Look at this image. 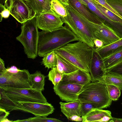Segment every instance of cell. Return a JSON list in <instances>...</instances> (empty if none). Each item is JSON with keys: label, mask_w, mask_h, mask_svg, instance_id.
Returning <instances> with one entry per match:
<instances>
[{"label": "cell", "mask_w": 122, "mask_h": 122, "mask_svg": "<svg viewBox=\"0 0 122 122\" xmlns=\"http://www.w3.org/2000/svg\"><path fill=\"white\" fill-rule=\"evenodd\" d=\"M79 40L65 25L51 31H42L39 32L38 55L43 57L47 53L55 51L70 42Z\"/></svg>", "instance_id": "obj_1"}, {"label": "cell", "mask_w": 122, "mask_h": 122, "mask_svg": "<svg viewBox=\"0 0 122 122\" xmlns=\"http://www.w3.org/2000/svg\"><path fill=\"white\" fill-rule=\"evenodd\" d=\"M67 16L60 17L65 26L69 28L80 40L93 47L94 39L93 32L97 24L88 20L69 5L64 6Z\"/></svg>", "instance_id": "obj_2"}, {"label": "cell", "mask_w": 122, "mask_h": 122, "mask_svg": "<svg viewBox=\"0 0 122 122\" xmlns=\"http://www.w3.org/2000/svg\"><path fill=\"white\" fill-rule=\"evenodd\" d=\"M92 47L80 40L69 43L55 52L79 69L89 72Z\"/></svg>", "instance_id": "obj_3"}, {"label": "cell", "mask_w": 122, "mask_h": 122, "mask_svg": "<svg viewBox=\"0 0 122 122\" xmlns=\"http://www.w3.org/2000/svg\"><path fill=\"white\" fill-rule=\"evenodd\" d=\"M0 89V108L6 110L9 107L21 102L48 103L42 91L31 88Z\"/></svg>", "instance_id": "obj_4"}, {"label": "cell", "mask_w": 122, "mask_h": 122, "mask_svg": "<svg viewBox=\"0 0 122 122\" xmlns=\"http://www.w3.org/2000/svg\"><path fill=\"white\" fill-rule=\"evenodd\" d=\"M78 100L91 103L96 108L100 109L109 107L112 101L106 85L99 82H91L84 85L79 93Z\"/></svg>", "instance_id": "obj_5"}, {"label": "cell", "mask_w": 122, "mask_h": 122, "mask_svg": "<svg viewBox=\"0 0 122 122\" xmlns=\"http://www.w3.org/2000/svg\"><path fill=\"white\" fill-rule=\"evenodd\" d=\"M22 24L21 33L16 39L23 46L27 57L33 59L38 55L39 33L35 16Z\"/></svg>", "instance_id": "obj_6"}, {"label": "cell", "mask_w": 122, "mask_h": 122, "mask_svg": "<svg viewBox=\"0 0 122 122\" xmlns=\"http://www.w3.org/2000/svg\"><path fill=\"white\" fill-rule=\"evenodd\" d=\"M30 74L24 69L18 73L12 74L6 71L0 72V88H31Z\"/></svg>", "instance_id": "obj_7"}, {"label": "cell", "mask_w": 122, "mask_h": 122, "mask_svg": "<svg viewBox=\"0 0 122 122\" xmlns=\"http://www.w3.org/2000/svg\"><path fill=\"white\" fill-rule=\"evenodd\" d=\"M4 6L18 22L23 24L35 17L36 13L23 0H6Z\"/></svg>", "instance_id": "obj_8"}, {"label": "cell", "mask_w": 122, "mask_h": 122, "mask_svg": "<svg viewBox=\"0 0 122 122\" xmlns=\"http://www.w3.org/2000/svg\"><path fill=\"white\" fill-rule=\"evenodd\" d=\"M54 110L53 106L49 103L26 102H20L9 107L6 111L20 110L31 113L36 116L47 117L52 113Z\"/></svg>", "instance_id": "obj_9"}, {"label": "cell", "mask_w": 122, "mask_h": 122, "mask_svg": "<svg viewBox=\"0 0 122 122\" xmlns=\"http://www.w3.org/2000/svg\"><path fill=\"white\" fill-rule=\"evenodd\" d=\"M84 85L61 81L53 89L56 94L62 101L67 102L78 100L79 93Z\"/></svg>", "instance_id": "obj_10"}, {"label": "cell", "mask_w": 122, "mask_h": 122, "mask_svg": "<svg viewBox=\"0 0 122 122\" xmlns=\"http://www.w3.org/2000/svg\"><path fill=\"white\" fill-rule=\"evenodd\" d=\"M35 17L38 28L42 31L53 30L64 24L60 16L52 9L37 14Z\"/></svg>", "instance_id": "obj_11"}, {"label": "cell", "mask_w": 122, "mask_h": 122, "mask_svg": "<svg viewBox=\"0 0 122 122\" xmlns=\"http://www.w3.org/2000/svg\"><path fill=\"white\" fill-rule=\"evenodd\" d=\"M106 72L103 59L97 51L92 47V56L89 72L92 82H100Z\"/></svg>", "instance_id": "obj_12"}, {"label": "cell", "mask_w": 122, "mask_h": 122, "mask_svg": "<svg viewBox=\"0 0 122 122\" xmlns=\"http://www.w3.org/2000/svg\"><path fill=\"white\" fill-rule=\"evenodd\" d=\"M93 34L94 38L102 41L104 46L109 44L120 39L113 30L103 24L97 25Z\"/></svg>", "instance_id": "obj_13"}, {"label": "cell", "mask_w": 122, "mask_h": 122, "mask_svg": "<svg viewBox=\"0 0 122 122\" xmlns=\"http://www.w3.org/2000/svg\"><path fill=\"white\" fill-rule=\"evenodd\" d=\"M69 5L89 21L99 25L103 24L99 18L79 0H67Z\"/></svg>", "instance_id": "obj_14"}, {"label": "cell", "mask_w": 122, "mask_h": 122, "mask_svg": "<svg viewBox=\"0 0 122 122\" xmlns=\"http://www.w3.org/2000/svg\"><path fill=\"white\" fill-rule=\"evenodd\" d=\"M61 81L84 85L91 82L89 72L80 69L71 73L63 75Z\"/></svg>", "instance_id": "obj_15"}, {"label": "cell", "mask_w": 122, "mask_h": 122, "mask_svg": "<svg viewBox=\"0 0 122 122\" xmlns=\"http://www.w3.org/2000/svg\"><path fill=\"white\" fill-rule=\"evenodd\" d=\"M81 117L82 122H110L112 117L110 111L96 108L92 110Z\"/></svg>", "instance_id": "obj_16"}, {"label": "cell", "mask_w": 122, "mask_h": 122, "mask_svg": "<svg viewBox=\"0 0 122 122\" xmlns=\"http://www.w3.org/2000/svg\"><path fill=\"white\" fill-rule=\"evenodd\" d=\"M62 112L68 119L71 116L76 115L82 116L81 102L78 100L67 103L60 102Z\"/></svg>", "instance_id": "obj_17"}, {"label": "cell", "mask_w": 122, "mask_h": 122, "mask_svg": "<svg viewBox=\"0 0 122 122\" xmlns=\"http://www.w3.org/2000/svg\"><path fill=\"white\" fill-rule=\"evenodd\" d=\"M25 1L36 15L51 10L50 0H27Z\"/></svg>", "instance_id": "obj_18"}, {"label": "cell", "mask_w": 122, "mask_h": 122, "mask_svg": "<svg viewBox=\"0 0 122 122\" xmlns=\"http://www.w3.org/2000/svg\"><path fill=\"white\" fill-rule=\"evenodd\" d=\"M57 60L56 67L60 72L64 74H68L74 72L79 69L66 60L60 56L55 51Z\"/></svg>", "instance_id": "obj_19"}, {"label": "cell", "mask_w": 122, "mask_h": 122, "mask_svg": "<svg viewBox=\"0 0 122 122\" xmlns=\"http://www.w3.org/2000/svg\"><path fill=\"white\" fill-rule=\"evenodd\" d=\"M122 47V38L108 45L96 49L103 59Z\"/></svg>", "instance_id": "obj_20"}, {"label": "cell", "mask_w": 122, "mask_h": 122, "mask_svg": "<svg viewBox=\"0 0 122 122\" xmlns=\"http://www.w3.org/2000/svg\"><path fill=\"white\" fill-rule=\"evenodd\" d=\"M106 71L122 63V47L103 59Z\"/></svg>", "instance_id": "obj_21"}, {"label": "cell", "mask_w": 122, "mask_h": 122, "mask_svg": "<svg viewBox=\"0 0 122 122\" xmlns=\"http://www.w3.org/2000/svg\"><path fill=\"white\" fill-rule=\"evenodd\" d=\"M30 78L31 88L41 91L44 90L46 76L40 71L30 74Z\"/></svg>", "instance_id": "obj_22"}, {"label": "cell", "mask_w": 122, "mask_h": 122, "mask_svg": "<svg viewBox=\"0 0 122 122\" xmlns=\"http://www.w3.org/2000/svg\"><path fill=\"white\" fill-rule=\"evenodd\" d=\"M99 82L105 84L113 85L122 90V76L106 71L101 80Z\"/></svg>", "instance_id": "obj_23"}, {"label": "cell", "mask_w": 122, "mask_h": 122, "mask_svg": "<svg viewBox=\"0 0 122 122\" xmlns=\"http://www.w3.org/2000/svg\"><path fill=\"white\" fill-rule=\"evenodd\" d=\"M42 62L45 68L48 69L56 67L57 60L55 51H53L45 54Z\"/></svg>", "instance_id": "obj_24"}, {"label": "cell", "mask_w": 122, "mask_h": 122, "mask_svg": "<svg viewBox=\"0 0 122 122\" xmlns=\"http://www.w3.org/2000/svg\"><path fill=\"white\" fill-rule=\"evenodd\" d=\"M63 75L55 67L51 68L49 71L48 75V79L54 86H56L61 81Z\"/></svg>", "instance_id": "obj_25"}, {"label": "cell", "mask_w": 122, "mask_h": 122, "mask_svg": "<svg viewBox=\"0 0 122 122\" xmlns=\"http://www.w3.org/2000/svg\"><path fill=\"white\" fill-rule=\"evenodd\" d=\"M91 1L96 7L109 19L112 20L122 23V19L102 5L94 1Z\"/></svg>", "instance_id": "obj_26"}, {"label": "cell", "mask_w": 122, "mask_h": 122, "mask_svg": "<svg viewBox=\"0 0 122 122\" xmlns=\"http://www.w3.org/2000/svg\"><path fill=\"white\" fill-rule=\"evenodd\" d=\"M14 122H62V121L56 118L36 116L23 120H18Z\"/></svg>", "instance_id": "obj_27"}, {"label": "cell", "mask_w": 122, "mask_h": 122, "mask_svg": "<svg viewBox=\"0 0 122 122\" xmlns=\"http://www.w3.org/2000/svg\"><path fill=\"white\" fill-rule=\"evenodd\" d=\"M51 9L60 17H64L67 16V13L66 8L58 1L51 0Z\"/></svg>", "instance_id": "obj_28"}, {"label": "cell", "mask_w": 122, "mask_h": 122, "mask_svg": "<svg viewBox=\"0 0 122 122\" xmlns=\"http://www.w3.org/2000/svg\"><path fill=\"white\" fill-rule=\"evenodd\" d=\"M106 85L110 98L113 101L118 100L120 96L121 90L117 86L113 85Z\"/></svg>", "instance_id": "obj_29"}, {"label": "cell", "mask_w": 122, "mask_h": 122, "mask_svg": "<svg viewBox=\"0 0 122 122\" xmlns=\"http://www.w3.org/2000/svg\"><path fill=\"white\" fill-rule=\"evenodd\" d=\"M107 2L122 17V0H106Z\"/></svg>", "instance_id": "obj_30"}, {"label": "cell", "mask_w": 122, "mask_h": 122, "mask_svg": "<svg viewBox=\"0 0 122 122\" xmlns=\"http://www.w3.org/2000/svg\"><path fill=\"white\" fill-rule=\"evenodd\" d=\"M81 103L82 116H85L92 110L96 108L91 103L87 102Z\"/></svg>", "instance_id": "obj_31"}, {"label": "cell", "mask_w": 122, "mask_h": 122, "mask_svg": "<svg viewBox=\"0 0 122 122\" xmlns=\"http://www.w3.org/2000/svg\"><path fill=\"white\" fill-rule=\"evenodd\" d=\"M94 1L102 5L107 9L111 11L122 19V17L106 1V0H91Z\"/></svg>", "instance_id": "obj_32"}, {"label": "cell", "mask_w": 122, "mask_h": 122, "mask_svg": "<svg viewBox=\"0 0 122 122\" xmlns=\"http://www.w3.org/2000/svg\"><path fill=\"white\" fill-rule=\"evenodd\" d=\"M0 21H1L3 18H8L10 14L9 10L6 8L3 4H0Z\"/></svg>", "instance_id": "obj_33"}, {"label": "cell", "mask_w": 122, "mask_h": 122, "mask_svg": "<svg viewBox=\"0 0 122 122\" xmlns=\"http://www.w3.org/2000/svg\"><path fill=\"white\" fill-rule=\"evenodd\" d=\"M110 73L122 76V63L107 70Z\"/></svg>", "instance_id": "obj_34"}, {"label": "cell", "mask_w": 122, "mask_h": 122, "mask_svg": "<svg viewBox=\"0 0 122 122\" xmlns=\"http://www.w3.org/2000/svg\"><path fill=\"white\" fill-rule=\"evenodd\" d=\"M10 112L7 111L5 109L0 108V122L2 121L6 118L10 114Z\"/></svg>", "instance_id": "obj_35"}, {"label": "cell", "mask_w": 122, "mask_h": 122, "mask_svg": "<svg viewBox=\"0 0 122 122\" xmlns=\"http://www.w3.org/2000/svg\"><path fill=\"white\" fill-rule=\"evenodd\" d=\"M22 70L19 69L15 66H13L10 67L6 68V71L12 74L17 73Z\"/></svg>", "instance_id": "obj_36"}, {"label": "cell", "mask_w": 122, "mask_h": 122, "mask_svg": "<svg viewBox=\"0 0 122 122\" xmlns=\"http://www.w3.org/2000/svg\"><path fill=\"white\" fill-rule=\"evenodd\" d=\"M93 42L95 47L96 48H100L104 46V43L102 41L97 38L94 39Z\"/></svg>", "instance_id": "obj_37"}, {"label": "cell", "mask_w": 122, "mask_h": 122, "mask_svg": "<svg viewBox=\"0 0 122 122\" xmlns=\"http://www.w3.org/2000/svg\"><path fill=\"white\" fill-rule=\"evenodd\" d=\"M68 119L73 121L80 122L82 121L83 118L80 116L76 115H74L70 117Z\"/></svg>", "instance_id": "obj_38"}, {"label": "cell", "mask_w": 122, "mask_h": 122, "mask_svg": "<svg viewBox=\"0 0 122 122\" xmlns=\"http://www.w3.org/2000/svg\"><path fill=\"white\" fill-rule=\"evenodd\" d=\"M4 62L1 58H0V72H4L6 71Z\"/></svg>", "instance_id": "obj_39"}, {"label": "cell", "mask_w": 122, "mask_h": 122, "mask_svg": "<svg viewBox=\"0 0 122 122\" xmlns=\"http://www.w3.org/2000/svg\"><path fill=\"white\" fill-rule=\"evenodd\" d=\"M51 0L56 1L63 5L64 6L69 5L67 0Z\"/></svg>", "instance_id": "obj_40"}, {"label": "cell", "mask_w": 122, "mask_h": 122, "mask_svg": "<svg viewBox=\"0 0 122 122\" xmlns=\"http://www.w3.org/2000/svg\"><path fill=\"white\" fill-rule=\"evenodd\" d=\"M110 122H122V118H117L112 117Z\"/></svg>", "instance_id": "obj_41"}, {"label": "cell", "mask_w": 122, "mask_h": 122, "mask_svg": "<svg viewBox=\"0 0 122 122\" xmlns=\"http://www.w3.org/2000/svg\"><path fill=\"white\" fill-rule=\"evenodd\" d=\"M13 121L9 120L7 118L3 120L2 122H12Z\"/></svg>", "instance_id": "obj_42"}, {"label": "cell", "mask_w": 122, "mask_h": 122, "mask_svg": "<svg viewBox=\"0 0 122 122\" xmlns=\"http://www.w3.org/2000/svg\"><path fill=\"white\" fill-rule=\"evenodd\" d=\"M6 0H0V4H4L5 1Z\"/></svg>", "instance_id": "obj_43"}, {"label": "cell", "mask_w": 122, "mask_h": 122, "mask_svg": "<svg viewBox=\"0 0 122 122\" xmlns=\"http://www.w3.org/2000/svg\"><path fill=\"white\" fill-rule=\"evenodd\" d=\"M23 0L24 1H25L26 0Z\"/></svg>", "instance_id": "obj_44"}, {"label": "cell", "mask_w": 122, "mask_h": 122, "mask_svg": "<svg viewBox=\"0 0 122 122\" xmlns=\"http://www.w3.org/2000/svg\"><path fill=\"white\" fill-rule=\"evenodd\" d=\"M68 1V0H67Z\"/></svg>", "instance_id": "obj_45"}]
</instances>
